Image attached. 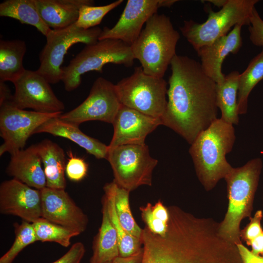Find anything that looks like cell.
Segmentation results:
<instances>
[{"label":"cell","instance_id":"6da1fadb","mask_svg":"<svg viewBox=\"0 0 263 263\" xmlns=\"http://www.w3.org/2000/svg\"><path fill=\"white\" fill-rule=\"evenodd\" d=\"M164 236L142 229L141 263H243L236 244L219 233V224L198 218L177 206L167 207Z\"/></svg>","mask_w":263,"mask_h":263},{"label":"cell","instance_id":"7a4b0ae2","mask_svg":"<svg viewBox=\"0 0 263 263\" xmlns=\"http://www.w3.org/2000/svg\"><path fill=\"white\" fill-rule=\"evenodd\" d=\"M167 103L162 125L172 129L191 144L217 118L216 83L201 63L176 55L170 62Z\"/></svg>","mask_w":263,"mask_h":263},{"label":"cell","instance_id":"3957f363","mask_svg":"<svg viewBox=\"0 0 263 263\" xmlns=\"http://www.w3.org/2000/svg\"><path fill=\"white\" fill-rule=\"evenodd\" d=\"M235 138L233 125L218 118L190 145L189 152L196 174L206 190L213 189L232 168L226 155Z\"/></svg>","mask_w":263,"mask_h":263},{"label":"cell","instance_id":"277c9868","mask_svg":"<svg viewBox=\"0 0 263 263\" xmlns=\"http://www.w3.org/2000/svg\"><path fill=\"white\" fill-rule=\"evenodd\" d=\"M262 164L260 158L252 159L242 167H232L224 178L228 206L224 219L219 224V233L224 239L236 245L242 244L241 221L251 217Z\"/></svg>","mask_w":263,"mask_h":263},{"label":"cell","instance_id":"5b68a950","mask_svg":"<svg viewBox=\"0 0 263 263\" xmlns=\"http://www.w3.org/2000/svg\"><path fill=\"white\" fill-rule=\"evenodd\" d=\"M180 36L169 17L157 13L145 24L136 40L131 45L134 59L141 63L144 72L163 77L176 54Z\"/></svg>","mask_w":263,"mask_h":263},{"label":"cell","instance_id":"8992f818","mask_svg":"<svg viewBox=\"0 0 263 263\" xmlns=\"http://www.w3.org/2000/svg\"><path fill=\"white\" fill-rule=\"evenodd\" d=\"M258 0H228L218 12L207 8V19L202 23L185 20L180 30L183 36L197 51L227 35L237 24L249 25L250 18Z\"/></svg>","mask_w":263,"mask_h":263},{"label":"cell","instance_id":"52a82bcc","mask_svg":"<svg viewBox=\"0 0 263 263\" xmlns=\"http://www.w3.org/2000/svg\"><path fill=\"white\" fill-rule=\"evenodd\" d=\"M134 59L130 45L117 39L99 40L86 45L67 66L62 67V81L65 89L71 92L79 86L81 76L86 73H102L103 66L108 63L131 67Z\"/></svg>","mask_w":263,"mask_h":263},{"label":"cell","instance_id":"ba28073f","mask_svg":"<svg viewBox=\"0 0 263 263\" xmlns=\"http://www.w3.org/2000/svg\"><path fill=\"white\" fill-rule=\"evenodd\" d=\"M115 85L122 105L161 119L167 103V83L163 77L146 74L140 66Z\"/></svg>","mask_w":263,"mask_h":263},{"label":"cell","instance_id":"9c48e42d","mask_svg":"<svg viewBox=\"0 0 263 263\" xmlns=\"http://www.w3.org/2000/svg\"><path fill=\"white\" fill-rule=\"evenodd\" d=\"M102 30L99 27L84 29L75 24L62 29H52L45 37L46 43L40 53V65L37 72L50 84L62 81L61 66L69 49L77 43L86 45L96 43Z\"/></svg>","mask_w":263,"mask_h":263},{"label":"cell","instance_id":"30bf717a","mask_svg":"<svg viewBox=\"0 0 263 263\" xmlns=\"http://www.w3.org/2000/svg\"><path fill=\"white\" fill-rule=\"evenodd\" d=\"M106 159L113 171V181L130 192L142 185L150 186L157 160L150 154L147 145H124L108 148Z\"/></svg>","mask_w":263,"mask_h":263},{"label":"cell","instance_id":"8fae6325","mask_svg":"<svg viewBox=\"0 0 263 263\" xmlns=\"http://www.w3.org/2000/svg\"><path fill=\"white\" fill-rule=\"evenodd\" d=\"M0 109V134L4 140L0 147V155L11 154L22 150L28 138L35 130L48 120L59 117L63 112L43 113L18 108L10 102Z\"/></svg>","mask_w":263,"mask_h":263},{"label":"cell","instance_id":"7c38bea8","mask_svg":"<svg viewBox=\"0 0 263 263\" xmlns=\"http://www.w3.org/2000/svg\"><path fill=\"white\" fill-rule=\"evenodd\" d=\"M121 105L115 84L99 77L94 81L85 100L72 110L62 113L59 117L77 126L93 120L113 124Z\"/></svg>","mask_w":263,"mask_h":263},{"label":"cell","instance_id":"4fadbf2b","mask_svg":"<svg viewBox=\"0 0 263 263\" xmlns=\"http://www.w3.org/2000/svg\"><path fill=\"white\" fill-rule=\"evenodd\" d=\"M13 84L15 92L10 103L18 108L43 113L63 112L65 109L50 84L36 71L26 69Z\"/></svg>","mask_w":263,"mask_h":263},{"label":"cell","instance_id":"5bb4252c","mask_svg":"<svg viewBox=\"0 0 263 263\" xmlns=\"http://www.w3.org/2000/svg\"><path fill=\"white\" fill-rule=\"evenodd\" d=\"M0 212L33 223L41 217L40 190L13 178L0 185Z\"/></svg>","mask_w":263,"mask_h":263},{"label":"cell","instance_id":"9a60e30c","mask_svg":"<svg viewBox=\"0 0 263 263\" xmlns=\"http://www.w3.org/2000/svg\"><path fill=\"white\" fill-rule=\"evenodd\" d=\"M40 190L41 217L79 234L86 230L89 222L88 216L65 189L46 187Z\"/></svg>","mask_w":263,"mask_h":263},{"label":"cell","instance_id":"2e32d148","mask_svg":"<svg viewBox=\"0 0 263 263\" xmlns=\"http://www.w3.org/2000/svg\"><path fill=\"white\" fill-rule=\"evenodd\" d=\"M159 0H128L116 23L104 27L98 38L120 40L131 45L140 35L143 25L160 8Z\"/></svg>","mask_w":263,"mask_h":263},{"label":"cell","instance_id":"e0dca14e","mask_svg":"<svg viewBox=\"0 0 263 263\" xmlns=\"http://www.w3.org/2000/svg\"><path fill=\"white\" fill-rule=\"evenodd\" d=\"M113 134L108 148L124 145H143L147 136L158 126L154 118L121 105L112 124Z\"/></svg>","mask_w":263,"mask_h":263},{"label":"cell","instance_id":"ac0fdd59","mask_svg":"<svg viewBox=\"0 0 263 263\" xmlns=\"http://www.w3.org/2000/svg\"><path fill=\"white\" fill-rule=\"evenodd\" d=\"M242 26L236 25L227 35L196 51L205 73L216 84L222 83L225 79V75L222 71L225 58L229 53L237 54L242 46Z\"/></svg>","mask_w":263,"mask_h":263},{"label":"cell","instance_id":"d6986e66","mask_svg":"<svg viewBox=\"0 0 263 263\" xmlns=\"http://www.w3.org/2000/svg\"><path fill=\"white\" fill-rule=\"evenodd\" d=\"M7 174L29 187L41 190L46 187V179L36 145L12 154Z\"/></svg>","mask_w":263,"mask_h":263},{"label":"cell","instance_id":"ffe728a7","mask_svg":"<svg viewBox=\"0 0 263 263\" xmlns=\"http://www.w3.org/2000/svg\"><path fill=\"white\" fill-rule=\"evenodd\" d=\"M44 22L52 29L66 28L75 24L82 6L93 5L92 0H34Z\"/></svg>","mask_w":263,"mask_h":263},{"label":"cell","instance_id":"44dd1931","mask_svg":"<svg viewBox=\"0 0 263 263\" xmlns=\"http://www.w3.org/2000/svg\"><path fill=\"white\" fill-rule=\"evenodd\" d=\"M59 117L44 123L35 130L34 134L45 132L62 137L75 142L97 159L107 158L108 146L84 133L79 126L63 121Z\"/></svg>","mask_w":263,"mask_h":263},{"label":"cell","instance_id":"7402d4cb","mask_svg":"<svg viewBox=\"0 0 263 263\" xmlns=\"http://www.w3.org/2000/svg\"><path fill=\"white\" fill-rule=\"evenodd\" d=\"M36 145L43 165L46 187L65 189L66 163L64 150L56 143L47 139Z\"/></svg>","mask_w":263,"mask_h":263},{"label":"cell","instance_id":"603a6c76","mask_svg":"<svg viewBox=\"0 0 263 263\" xmlns=\"http://www.w3.org/2000/svg\"><path fill=\"white\" fill-rule=\"evenodd\" d=\"M102 213L101 225L93 242V253L90 263L112 262L119 256L117 233L110 218L106 202L103 198Z\"/></svg>","mask_w":263,"mask_h":263},{"label":"cell","instance_id":"cb8c5ba5","mask_svg":"<svg viewBox=\"0 0 263 263\" xmlns=\"http://www.w3.org/2000/svg\"><path fill=\"white\" fill-rule=\"evenodd\" d=\"M26 52L24 41H0V81L13 83L24 72L23 59Z\"/></svg>","mask_w":263,"mask_h":263},{"label":"cell","instance_id":"d4e9b609","mask_svg":"<svg viewBox=\"0 0 263 263\" xmlns=\"http://www.w3.org/2000/svg\"><path fill=\"white\" fill-rule=\"evenodd\" d=\"M240 73L234 71L225 75L224 81L216 84V105L221 111L222 119L232 124L239 123L238 91Z\"/></svg>","mask_w":263,"mask_h":263},{"label":"cell","instance_id":"484cf974","mask_svg":"<svg viewBox=\"0 0 263 263\" xmlns=\"http://www.w3.org/2000/svg\"><path fill=\"white\" fill-rule=\"evenodd\" d=\"M117 184L113 181L107 183L103 187L104 195L110 218L117 233L119 256L127 257L133 255L141 249L142 242L138 239L127 233L121 225L115 207V194Z\"/></svg>","mask_w":263,"mask_h":263},{"label":"cell","instance_id":"4316f807","mask_svg":"<svg viewBox=\"0 0 263 263\" xmlns=\"http://www.w3.org/2000/svg\"><path fill=\"white\" fill-rule=\"evenodd\" d=\"M0 16L34 26L45 37L52 30L41 18L34 0H4L0 3Z\"/></svg>","mask_w":263,"mask_h":263},{"label":"cell","instance_id":"83f0119b","mask_svg":"<svg viewBox=\"0 0 263 263\" xmlns=\"http://www.w3.org/2000/svg\"><path fill=\"white\" fill-rule=\"evenodd\" d=\"M263 79V48L249 62L244 72L240 74L238 91L239 114L246 113L249 95L255 86Z\"/></svg>","mask_w":263,"mask_h":263},{"label":"cell","instance_id":"f1b7e54d","mask_svg":"<svg viewBox=\"0 0 263 263\" xmlns=\"http://www.w3.org/2000/svg\"><path fill=\"white\" fill-rule=\"evenodd\" d=\"M32 225L37 241L55 242L65 247L70 245L73 237L80 234L77 232L53 223L42 217L32 223Z\"/></svg>","mask_w":263,"mask_h":263},{"label":"cell","instance_id":"f546056e","mask_svg":"<svg viewBox=\"0 0 263 263\" xmlns=\"http://www.w3.org/2000/svg\"><path fill=\"white\" fill-rule=\"evenodd\" d=\"M130 191L117 185L115 194V207L119 223L129 234L141 239L142 229L132 215L129 205Z\"/></svg>","mask_w":263,"mask_h":263},{"label":"cell","instance_id":"4dcf8cb0","mask_svg":"<svg viewBox=\"0 0 263 263\" xmlns=\"http://www.w3.org/2000/svg\"><path fill=\"white\" fill-rule=\"evenodd\" d=\"M15 238L10 249L0 258V263H12L26 246L37 241L32 223L23 221L14 224Z\"/></svg>","mask_w":263,"mask_h":263},{"label":"cell","instance_id":"1f68e13d","mask_svg":"<svg viewBox=\"0 0 263 263\" xmlns=\"http://www.w3.org/2000/svg\"><path fill=\"white\" fill-rule=\"evenodd\" d=\"M123 1V0H117L102 6L83 5L79 10L78 18L75 24L84 29L95 27L109 12L118 6Z\"/></svg>","mask_w":263,"mask_h":263},{"label":"cell","instance_id":"d6a6232c","mask_svg":"<svg viewBox=\"0 0 263 263\" xmlns=\"http://www.w3.org/2000/svg\"><path fill=\"white\" fill-rule=\"evenodd\" d=\"M68 154L69 158L66 165L65 173L71 181L79 182L86 176L88 164L84 159L74 156L71 151Z\"/></svg>","mask_w":263,"mask_h":263},{"label":"cell","instance_id":"836d02e7","mask_svg":"<svg viewBox=\"0 0 263 263\" xmlns=\"http://www.w3.org/2000/svg\"><path fill=\"white\" fill-rule=\"evenodd\" d=\"M152 205L148 203L145 207H140L141 217L146 227L153 233L164 236L168 228V224L156 218L152 212Z\"/></svg>","mask_w":263,"mask_h":263},{"label":"cell","instance_id":"e575fe53","mask_svg":"<svg viewBox=\"0 0 263 263\" xmlns=\"http://www.w3.org/2000/svg\"><path fill=\"white\" fill-rule=\"evenodd\" d=\"M263 217L261 210L257 211L253 217L250 218V222L246 226L240 231L241 239L245 241L247 245L263 231L261 221Z\"/></svg>","mask_w":263,"mask_h":263},{"label":"cell","instance_id":"d590c367","mask_svg":"<svg viewBox=\"0 0 263 263\" xmlns=\"http://www.w3.org/2000/svg\"><path fill=\"white\" fill-rule=\"evenodd\" d=\"M249 39L255 45L263 48V19L259 15L256 8L250 18L248 28Z\"/></svg>","mask_w":263,"mask_h":263},{"label":"cell","instance_id":"8d00e7d4","mask_svg":"<svg viewBox=\"0 0 263 263\" xmlns=\"http://www.w3.org/2000/svg\"><path fill=\"white\" fill-rule=\"evenodd\" d=\"M85 253L84 245L78 242L74 244L65 254L52 263H80Z\"/></svg>","mask_w":263,"mask_h":263},{"label":"cell","instance_id":"74e56055","mask_svg":"<svg viewBox=\"0 0 263 263\" xmlns=\"http://www.w3.org/2000/svg\"><path fill=\"white\" fill-rule=\"evenodd\" d=\"M237 246L243 263H263V257L254 254L242 243Z\"/></svg>","mask_w":263,"mask_h":263},{"label":"cell","instance_id":"f35d334b","mask_svg":"<svg viewBox=\"0 0 263 263\" xmlns=\"http://www.w3.org/2000/svg\"><path fill=\"white\" fill-rule=\"evenodd\" d=\"M152 212L156 218L165 223L168 224L169 218V211L168 208L164 206L160 200H159L154 206H152Z\"/></svg>","mask_w":263,"mask_h":263},{"label":"cell","instance_id":"ab89813d","mask_svg":"<svg viewBox=\"0 0 263 263\" xmlns=\"http://www.w3.org/2000/svg\"><path fill=\"white\" fill-rule=\"evenodd\" d=\"M247 245L251 247V251L254 254L263 257V231L253 239Z\"/></svg>","mask_w":263,"mask_h":263},{"label":"cell","instance_id":"60d3db41","mask_svg":"<svg viewBox=\"0 0 263 263\" xmlns=\"http://www.w3.org/2000/svg\"><path fill=\"white\" fill-rule=\"evenodd\" d=\"M143 250L142 249L136 254L127 257L118 256L112 263H141L143 258Z\"/></svg>","mask_w":263,"mask_h":263},{"label":"cell","instance_id":"b9f144b4","mask_svg":"<svg viewBox=\"0 0 263 263\" xmlns=\"http://www.w3.org/2000/svg\"><path fill=\"white\" fill-rule=\"evenodd\" d=\"M13 95L9 87L5 84V82L0 81V106L6 103L10 102Z\"/></svg>","mask_w":263,"mask_h":263},{"label":"cell","instance_id":"7bdbcfd3","mask_svg":"<svg viewBox=\"0 0 263 263\" xmlns=\"http://www.w3.org/2000/svg\"><path fill=\"white\" fill-rule=\"evenodd\" d=\"M177 1V0H159V5L160 8L170 7Z\"/></svg>","mask_w":263,"mask_h":263},{"label":"cell","instance_id":"ee69618b","mask_svg":"<svg viewBox=\"0 0 263 263\" xmlns=\"http://www.w3.org/2000/svg\"><path fill=\"white\" fill-rule=\"evenodd\" d=\"M206 1L212 3L214 6L222 8L228 1V0H208Z\"/></svg>","mask_w":263,"mask_h":263},{"label":"cell","instance_id":"f6af8a7d","mask_svg":"<svg viewBox=\"0 0 263 263\" xmlns=\"http://www.w3.org/2000/svg\"><path fill=\"white\" fill-rule=\"evenodd\" d=\"M112 262H107V263H112Z\"/></svg>","mask_w":263,"mask_h":263}]
</instances>
